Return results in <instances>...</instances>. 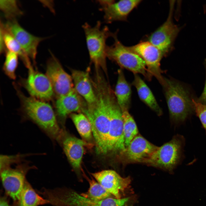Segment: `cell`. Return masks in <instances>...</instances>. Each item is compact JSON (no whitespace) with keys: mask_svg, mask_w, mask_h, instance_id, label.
Instances as JSON below:
<instances>
[{"mask_svg":"<svg viewBox=\"0 0 206 206\" xmlns=\"http://www.w3.org/2000/svg\"><path fill=\"white\" fill-rule=\"evenodd\" d=\"M95 92L96 101L92 104H87L82 113L87 117L90 123L96 153L101 156H106L110 121L108 95L103 88H98Z\"/></svg>","mask_w":206,"mask_h":206,"instance_id":"cell-1","label":"cell"},{"mask_svg":"<svg viewBox=\"0 0 206 206\" xmlns=\"http://www.w3.org/2000/svg\"><path fill=\"white\" fill-rule=\"evenodd\" d=\"M20 99L21 109L29 118L36 123L52 138H60L61 131L52 106L45 101L25 95L14 84Z\"/></svg>","mask_w":206,"mask_h":206,"instance_id":"cell-2","label":"cell"},{"mask_svg":"<svg viewBox=\"0 0 206 206\" xmlns=\"http://www.w3.org/2000/svg\"><path fill=\"white\" fill-rule=\"evenodd\" d=\"M161 85L171 121L175 124L183 123L194 109L192 99L188 91L176 81L165 77Z\"/></svg>","mask_w":206,"mask_h":206,"instance_id":"cell-3","label":"cell"},{"mask_svg":"<svg viewBox=\"0 0 206 206\" xmlns=\"http://www.w3.org/2000/svg\"><path fill=\"white\" fill-rule=\"evenodd\" d=\"M40 193L53 206H125L130 199L110 197L96 201L84 197L73 190L60 188H43Z\"/></svg>","mask_w":206,"mask_h":206,"instance_id":"cell-4","label":"cell"},{"mask_svg":"<svg viewBox=\"0 0 206 206\" xmlns=\"http://www.w3.org/2000/svg\"><path fill=\"white\" fill-rule=\"evenodd\" d=\"M101 26V22L98 21L93 27L86 23L82 28L91 62L95 70H101L107 76L106 42L108 38L112 37L114 33L110 31L107 26L102 28Z\"/></svg>","mask_w":206,"mask_h":206,"instance_id":"cell-5","label":"cell"},{"mask_svg":"<svg viewBox=\"0 0 206 206\" xmlns=\"http://www.w3.org/2000/svg\"><path fill=\"white\" fill-rule=\"evenodd\" d=\"M185 139L182 135H175L169 141L154 151L142 163L172 172L183 157Z\"/></svg>","mask_w":206,"mask_h":206,"instance_id":"cell-6","label":"cell"},{"mask_svg":"<svg viewBox=\"0 0 206 206\" xmlns=\"http://www.w3.org/2000/svg\"><path fill=\"white\" fill-rule=\"evenodd\" d=\"M108 105L110 121L107 140L106 155L118 159L126 146L122 112L113 92L109 95Z\"/></svg>","mask_w":206,"mask_h":206,"instance_id":"cell-7","label":"cell"},{"mask_svg":"<svg viewBox=\"0 0 206 206\" xmlns=\"http://www.w3.org/2000/svg\"><path fill=\"white\" fill-rule=\"evenodd\" d=\"M117 32L114 33L112 36L114 40V43L111 45L107 46V57L116 63L121 68L127 69L134 74H140L147 80H151L144 61L119 40Z\"/></svg>","mask_w":206,"mask_h":206,"instance_id":"cell-8","label":"cell"},{"mask_svg":"<svg viewBox=\"0 0 206 206\" xmlns=\"http://www.w3.org/2000/svg\"><path fill=\"white\" fill-rule=\"evenodd\" d=\"M175 1L170 2L169 11L166 20L147 37L146 40L157 47L164 57L167 56L174 49L175 41L181 28L173 21Z\"/></svg>","mask_w":206,"mask_h":206,"instance_id":"cell-9","label":"cell"},{"mask_svg":"<svg viewBox=\"0 0 206 206\" xmlns=\"http://www.w3.org/2000/svg\"><path fill=\"white\" fill-rule=\"evenodd\" d=\"M31 167L19 165L12 168L8 165H0V175L6 195L14 201L19 197L23 189L26 175Z\"/></svg>","mask_w":206,"mask_h":206,"instance_id":"cell-10","label":"cell"},{"mask_svg":"<svg viewBox=\"0 0 206 206\" xmlns=\"http://www.w3.org/2000/svg\"><path fill=\"white\" fill-rule=\"evenodd\" d=\"M127 47L140 56L144 61L150 79L154 77L161 84L164 77L162 75L163 71L161 68V62L164 57L160 51L146 41H141L135 45Z\"/></svg>","mask_w":206,"mask_h":206,"instance_id":"cell-11","label":"cell"},{"mask_svg":"<svg viewBox=\"0 0 206 206\" xmlns=\"http://www.w3.org/2000/svg\"><path fill=\"white\" fill-rule=\"evenodd\" d=\"M50 53L51 57L47 63L46 75L57 98L71 91L74 88V85L71 76L65 71L59 60Z\"/></svg>","mask_w":206,"mask_h":206,"instance_id":"cell-12","label":"cell"},{"mask_svg":"<svg viewBox=\"0 0 206 206\" xmlns=\"http://www.w3.org/2000/svg\"><path fill=\"white\" fill-rule=\"evenodd\" d=\"M28 69L27 77L22 83L31 97L44 101L52 100L54 94L46 75L35 70L32 66Z\"/></svg>","mask_w":206,"mask_h":206,"instance_id":"cell-13","label":"cell"},{"mask_svg":"<svg viewBox=\"0 0 206 206\" xmlns=\"http://www.w3.org/2000/svg\"><path fill=\"white\" fill-rule=\"evenodd\" d=\"M140 134H137L122 152L118 160L124 165L143 163L158 148Z\"/></svg>","mask_w":206,"mask_h":206,"instance_id":"cell-14","label":"cell"},{"mask_svg":"<svg viewBox=\"0 0 206 206\" xmlns=\"http://www.w3.org/2000/svg\"><path fill=\"white\" fill-rule=\"evenodd\" d=\"M3 23L5 28L17 40L26 55L35 63L38 47L45 38L31 34L22 27L16 19L7 21Z\"/></svg>","mask_w":206,"mask_h":206,"instance_id":"cell-15","label":"cell"},{"mask_svg":"<svg viewBox=\"0 0 206 206\" xmlns=\"http://www.w3.org/2000/svg\"><path fill=\"white\" fill-rule=\"evenodd\" d=\"M91 174L109 193L117 199L122 198V194L131 181L130 177L123 178L112 170H102Z\"/></svg>","mask_w":206,"mask_h":206,"instance_id":"cell-16","label":"cell"},{"mask_svg":"<svg viewBox=\"0 0 206 206\" xmlns=\"http://www.w3.org/2000/svg\"><path fill=\"white\" fill-rule=\"evenodd\" d=\"M55 105L58 116L64 119L75 112L82 113L87 103L74 88L66 94L56 98Z\"/></svg>","mask_w":206,"mask_h":206,"instance_id":"cell-17","label":"cell"},{"mask_svg":"<svg viewBox=\"0 0 206 206\" xmlns=\"http://www.w3.org/2000/svg\"><path fill=\"white\" fill-rule=\"evenodd\" d=\"M140 0H123L115 1L105 8L100 9L104 13V19L107 23L117 21H126L130 13L141 3Z\"/></svg>","mask_w":206,"mask_h":206,"instance_id":"cell-18","label":"cell"},{"mask_svg":"<svg viewBox=\"0 0 206 206\" xmlns=\"http://www.w3.org/2000/svg\"><path fill=\"white\" fill-rule=\"evenodd\" d=\"M77 138L68 136L64 140V152L71 166L77 171L81 169V164L85 147L91 144Z\"/></svg>","mask_w":206,"mask_h":206,"instance_id":"cell-19","label":"cell"},{"mask_svg":"<svg viewBox=\"0 0 206 206\" xmlns=\"http://www.w3.org/2000/svg\"><path fill=\"white\" fill-rule=\"evenodd\" d=\"M88 71L72 69L71 76L76 91L88 105H91L95 102L96 97L92 79Z\"/></svg>","mask_w":206,"mask_h":206,"instance_id":"cell-20","label":"cell"},{"mask_svg":"<svg viewBox=\"0 0 206 206\" xmlns=\"http://www.w3.org/2000/svg\"><path fill=\"white\" fill-rule=\"evenodd\" d=\"M118 77L114 93L122 111H128L132 94L130 85L126 80L121 69L118 70Z\"/></svg>","mask_w":206,"mask_h":206,"instance_id":"cell-21","label":"cell"},{"mask_svg":"<svg viewBox=\"0 0 206 206\" xmlns=\"http://www.w3.org/2000/svg\"><path fill=\"white\" fill-rule=\"evenodd\" d=\"M132 84L136 88L140 99L159 116L163 114L159 106L150 89L138 74H134Z\"/></svg>","mask_w":206,"mask_h":206,"instance_id":"cell-22","label":"cell"},{"mask_svg":"<svg viewBox=\"0 0 206 206\" xmlns=\"http://www.w3.org/2000/svg\"><path fill=\"white\" fill-rule=\"evenodd\" d=\"M49 204L40 196L26 180L19 198L14 201L12 206H39Z\"/></svg>","mask_w":206,"mask_h":206,"instance_id":"cell-23","label":"cell"},{"mask_svg":"<svg viewBox=\"0 0 206 206\" xmlns=\"http://www.w3.org/2000/svg\"><path fill=\"white\" fill-rule=\"evenodd\" d=\"M0 31L3 34L4 44L7 50L17 54L28 68L31 65L30 59L26 55L20 45L13 36L5 27L3 22H0Z\"/></svg>","mask_w":206,"mask_h":206,"instance_id":"cell-24","label":"cell"},{"mask_svg":"<svg viewBox=\"0 0 206 206\" xmlns=\"http://www.w3.org/2000/svg\"><path fill=\"white\" fill-rule=\"evenodd\" d=\"M78 133L86 141L91 140L93 136L90 123L83 113H72L70 115Z\"/></svg>","mask_w":206,"mask_h":206,"instance_id":"cell-25","label":"cell"},{"mask_svg":"<svg viewBox=\"0 0 206 206\" xmlns=\"http://www.w3.org/2000/svg\"><path fill=\"white\" fill-rule=\"evenodd\" d=\"M89 184L88 191L81 193L83 196L90 199L100 201L111 197L112 195L100 184L92 178L86 177Z\"/></svg>","mask_w":206,"mask_h":206,"instance_id":"cell-26","label":"cell"},{"mask_svg":"<svg viewBox=\"0 0 206 206\" xmlns=\"http://www.w3.org/2000/svg\"><path fill=\"white\" fill-rule=\"evenodd\" d=\"M124 132L126 147L138 134V130L135 122L128 111H122Z\"/></svg>","mask_w":206,"mask_h":206,"instance_id":"cell-27","label":"cell"},{"mask_svg":"<svg viewBox=\"0 0 206 206\" xmlns=\"http://www.w3.org/2000/svg\"><path fill=\"white\" fill-rule=\"evenodd\" d=\"M0 8L7 21L16 19L23 14L16 0H0Z\"/></svg>","mask_w":206,"mask_h":206,"instance_id":"cell-28","label":"cell"},{"mask_svg":"<svg viewBox=\"0 0 206 206\" xmlns=\"http://www.w3.org/2000/svg\"><path fill=\"white\" fill-rule=\"evenodd\" d=\"M5 53L3 70L7 76L14 80L16 77L15 71L18 66L19 56L17 54L8 50Z\"/></svg>","mask_w":206,"mask_h":206,"instance_id":"cell-29","label":"cell"},{"mask_svg":"<svg viewBox=\"0 0 206 206\" xmlns=\"http://www.w3.org/2000/svg\"><path fill=\"white\" fill-rule=\"evenodd\" d=\"M192 101L196 114L206 131V104L197 101L193 99Z\"/></svg>","mask_w":206,"mask_h":206,"instance_id":"cell-30","label":"cell"},{"mask_svg":"<svg viewBox=\"0 0 206 206\" xmlns=\"http://www.w3.org/2000/svg\"><path fill=\"white\" fill-rule=\"evenodd\" d=\"M115 1L113 0H98L97 1V2L101 7L100 9H102L106 7Z\"/></svg>","mask_w":206,"mask_h":206,"instance_id":"cell-31","label":"cell"},{"mask_svg":"<svg viewBox=\"0 0 206 206\" xmlns=\"http://www.w3.org/2000/svg\"><path fill=\"white\" fill-rule=\"evenodd\" d=\"M204 64L206 70V60L205 61ZM197 101L203 104H206V79L203 91L200 97L199 101Z\"/></svg>","mask_w":206,"mask_h":206,"instance_id":"cell-32","label":"cell"},{"mask_svg":"<svg viewBox=\"0 0 206 206\" xmlns=\"http://www.w3.org/2000/svg\"><path fill=\"white\" fill-rule=\"evenodd\" d=\"M6 195L1 196L0 199V206H11Z\"/></svg>","mask_w":206,"mask_h":206,"instance_id":"cell-33","label":"cell"},{"mask_svg":"<svg viewBox=\"0 0 206 206\" xmlns=\"http://www.w3.org/2000/svg\"><path fill=\"white\" fill-rule=\"evenodd\" d=\"M203 10L204 12H206V4H205L204 5Z\"/></svg>","mask_w":206,"mask_h":206,"instance_id":"cell-34","label":"cell"}]
</instances>
